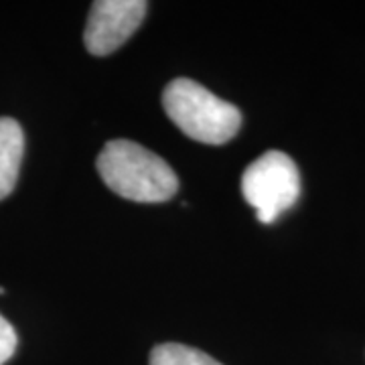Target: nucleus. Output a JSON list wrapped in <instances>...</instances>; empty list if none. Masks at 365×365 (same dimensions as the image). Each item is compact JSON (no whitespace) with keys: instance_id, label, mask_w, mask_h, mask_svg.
Listing matches in <instances>:
<instances>
[{"instance_id":"4","label":"nucleus","mask_w":365,"mask_h":365,"mask_svg":"<svg viewBox=\"0 0 365 365\" xmlns=\"http://www.w3.org/2000/svg\"><path fill=\"white\" fill-rule=\"evenodd\" d=\"M148 4L144 0H98L91 4L83 31L86 49L104 57L122 47L138 31Z\"/></svg>"},{"instance_id":"2","label":"nucleus","mask_w":365,"mask_h":365,"mask_svg":"<svg viewBox=\"0 0 365 365\" xmlns=\"http://www.w3.org/2000/svg\"><path fill=\"white\" fill-rule=\"evenodd\" d=\"M163 106L170 122L197 143H230L242 126V114L234 104L193 79L170 81L163 93Z\"/></svg>"},{"instance_id":"1","label":"nucleus","mask_w":365,"mask_h":365,"mask_svg":"<svg viewBox=\"0 0 365 365\" xmlns=\"http://www.w3.org/2000/svg\"><path fill=\"white\" fill-rule=\"evenodd\" d=\"M96 167L106 187L138 203L169 201L179 189V179L165 158L126 138L106 144Z\"/></svg>"},{"instance_id":"7","label":"nucleus","mask_w":365,"mask_h":365,"mask_svg":"<svg viewBox=\"0 0 365 365\" xmlns=\"http://www.w3.org/2000/svg\"><path fill=\"white\" fill-rule=\"evenodd\" d=\"M16 343L19 339H16L14 327L0 314V365H4L13 357Z\"/></svg>"},{"instance_id":"6","label":"nucleus","mask_w":365,"mask_h":365,"mask_svg":"<svg viewBox=\"0 0 365 365\" xmlns=\"http://www.w3.org/2000/svg\"><path fill=\"white\" fill-rule=\"evenodd\" d=\"M150 365H222L211 355L181 343H163L150 351Z\"/></svg>"},{"instance_id":"3","label":"nucleus","mask_w":365,"mask_h":365,"mask_svg":"<svg viewBox=\"0 0 365 365\" xmlns=\"http://www.w3.org/2000/svg\"><path fill=\"white\" fill-rule=\"evenodd\" d=\"M242 193L262 223L276 222L300 197V175L294 160L280 150L264 153L244 170Z\"/></svg>"},{"instance_id":"5","label":"nucleus","mask_w":365,"mask_h":365,"mask_svg":"<svg viewBox=\"0 0 365 365\" xmlns=\"http://www.w3.org/2000/svg\"><path fill=\"white\" fill-rule=\"evenodd\" d=\"M25 153V134L13 118H0V201L14 191Z\"/></svg>"}]
</instances>
